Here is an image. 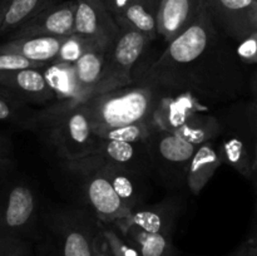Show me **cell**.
<instances>
[{
	"mask_svg": "<svg viewBox=\"0 0 257 256\" xmlns=\"http://www.w3.org/2000/svg\"><path fill=\"white\" fill-rule=\"evenodd\" d=\"M246 65L235 44L213 23L207 8L185 33L167 43L155 59L137 65L133 77H143L166 90L186 93L210 105L238 100L248 93Z\"/></svg>",
	"mask_w": 257,
	"mask_h": 256,
	"instance_id": "cell-1",
	"label": "cell"
},
{
	"mask_svg": "<svg viewBox=\"0 0 257 256\" xmlns=\"http://www.w3.org/2000/svg\"><path fill=\"white\" fill-rule=\"evenodd\" d=\"M99 221L83 206L59 205L42 208L34 256H92Z\"/></svg>",
	"mask_w": 257,
	"mask_h": 256,
	"instance_id": "cell-2",
	"label": "cell"
},
{
	"mask_svg": "<svg viewBox=\"0 0 257 256\" xmlns=\"http://www.w3.org/2000/svg\"><path fill=\"white\" fill-rule=\"evenodd\" d=\"M30 131L60 161L93 155L99 141L82 103L54 102L38 108Z\"/></svg>",
	"mask_w": 257,
	"mask_h": 256,
	"instance_id": "cell-3",
	"label": "cell"
},
{
	"mask_svg": "<svg viewBox=\"0 0 257 256\" xmlns=\"http://www.w3.org/2000/svg\"><path fill=\"white\" fill-rule=\"evenodd\" d=\"M167 92L147 78L135 77V82L125 87L90 95L82 105L93 130L152 123L153 114Z\"/></svg>",
	"mask_w": 257,
	"mask_h": 256,
	"instance_id": "cell-4",
	"label": "cell"
},
{
	"mask_svg": "<svg viewBox=\"0 0 257 256\" xmlns=\"http://www.w3.org/2000/svg\"><path fill=\"white\" fill-rule=\"evenodd\" d=\"M211 105L186 93L168 90L152 117V124L192 145H202L220 135L218 114Z\"/></svg>",
	"mask_w": 257,
	"mask_h": 256,
	"instance_id": "cell-5",
	"label": "cell"
},
{
	"mask_svg": "<svg viewBox=\"0 0 257 256\" xmlns=\"http://www.w3.org/2000/svg\"><path fill=\"white\" fill-rule=\"evenodd\" d=\"M60 168L74 188L83 207L88 208L98 221L109 225L131 215V211L115 195L98 167L95 155L80 160L60 161Z\"/></svg>",
	"mask_w": 257,
	"mask_h": 256,
	"instance_id": "cell-6",
	"label": "cell"
},
{
	"mask_svg": "<svg viewBox=\"0 0 257 256\" xmlns=\"http://www.w3.org/2000/svg\"><path fill=\"white\" fill-rule=\"evenodd\" d=\"M40 212V198L28 180L15 175V170L0 178V235L33 242Z\"/></svg>",
	"mask_w": 257,
	"mask_h": 256,
	"instance_id": "cell-7",
	"label": "cell"
},
{
	"mask_svg": "<svg viewBox=\"0 0 257 256\" xmlns=\"http://www.w3.org/2000/svg\"><path fill=\"white\" fill-rule=\"evenodd\" d=\"M145 143L153 180L173 193L187 188L188 165L197 146L153 124Z\"/></svg>",
	"mask_w": 257,
	"mask_h": 256,
	"instance_id": "cell-8",
	"label": "cell"
},
{
	"mask_svg": "<svg viewBox=\"0 0 257 256\" xmlns=\"http://www.w3.org/2000/svg\"><path fill=\"white\" fill-rule=\"evenodd\" d=\"M119 34L107 48L103 60L102 74L94 94L125 87L135 82V70L146 57L152 40L127 25H118Z\"/></svg>",
	"mask_w": 257,
	"mask_h": 256,
	"instance_id": "cell-9",
	"label": "cell"
},
{
	"mask_svg": "<svg viewBox=\"0 0 257 256\" xmlns=\"http://www.w3.org/2000/svg\"><path fill=\"white\" fill-rule=\"evenodd\" d=\"M218 117L221 131L216 141L222 165L230 166L243 177L251 180L253 168L252 136L243 100L231 104Z\"/></svg>",
	"mask_w": 257,
	"mask_h": 256,
	"instance_id": "cell-10",
	"label": "cell"
},
{
	"mask_svg": "<svg viewBox=\"0 0 257 256\" xmlns=\"http://www.w3.org/2000/svg\"><path fill=\"white\" fill-rule=\"evenodd\" d=\"M185 210V201L181 196L165 197L160 202L146 203L131 212L128 217L113 225L120 231H140L150 233H171L173 235L178 220Z\"/></svg>",
	"mask_w": 257,
	"mask_h": 256,
	"instance_id": "cell-11",
	"label": "cell"
},
{
	"mask_svg": "<svg viewBox=\"0 0 257 256\" xmlns=\"http://www.w3.org/2000/svg\"><path fill=\"white\" fill-rule=\"evenodd\" d=\"M216 27L237 44L257 32V0H203Z\"/></svg>",
	"mask_w": 257,
	"mask_h": 256,
	"instance_id": "cell-12",
	"label": "cell"
},
{
	"mask_svg": "<svg viewBox=\"0 0 257 256\" xmlns=\"http://www.w3.org/2000/svg\"><path fill=\"white\" fill-rule=\"evenodd\" d=\"M74 34L93 45L108 48L119 34L114 17L98 0H75Z\"/></svg>",
	"mask_w": 257,
	"mask_h": 256,
	"instance_id": "cell-13",
	"label": "cell"
},
{
	"mask_svg": "<svg viewBox=\"0 0 257 256\" xmlns=\"http://www.w3.org/2000/svg\"><path fill=\"white\" fill-rule=\"evenodd\" d=\"M0 92L32 107L43 108L55 102V95L48 85L43 67L0 73Z\"/></svg>",
	"mask_w": 257,
	"mask_h": 256,
	"instance_id": "cell-14",
	"label": "cell"
},
{
	"mask_svg": "<svg viewBox=\"0 0 257 256\" xmlns=\"http://www.w3.org/2000/svg\"><path fill=\"white\" fill-rule=\"evenodd\" d=\"M75 0L60 2L23 24L9 34V39L29 37H67L74 32Z\"/></svg>",
	"mask_w": 257,
	"mask_h": 256,
	"instance_id": "cell-15",
	"label": "cell"
},
{
	"mask_svg": "<svg viewBox=\"0 0 257 256\" xmlns=\"http://www.w3.org/2000/svg\"><path fill=\"white\" fill-rule=\"evenodd\" d=\"M94 155L117 167L133 173L152 178V166L145 142H124V141H98Z\"/></svg>",
	"mask_w": 257,
	"mask_h": 256,
	"instance_id": "cell-16",
	"label": "cell"
},
{
	"mask_svg": "<svg viewBox=\"0 0 257 256\" xmlns=\"http://www.w3.org/2000/svg\"><path fill=\"white\" fill-rule=\"evenodd\" d=\"M205 8L203 0H160L157 33L166 43L185 33L200 17Z\"/></svg>",
	"mask_w": 257,
	"mask_h": 256,
	"instance_id": "cell-17",
	"label": "cell"
},
{
	"mask_svg": "<svg viewBox=\"0 0 257 256\" xmlns=\"http://www.w3.org/2000/svg\"><path fill=\"white\" fill-rule=\"evenodd\" d=\"M95 157H97L99 170L110 183L115 195L119 197L123 205L131 212L147 203V198L151 195L150 182L152 181L151 178L143 177V176L131 172L124 168L110 165L97 155Z\"/></svg>",
	"mask_w": 257,
	"mask_h": 256,
	"instance_id": "cell-18",
	"label": "cell"
},
{
	"mask_svg": "<svg viewBox=\"0 0 257 256\" xmlns=\"http://www.w3.org/2000/svg\"><path fill=\"white\" fill-rule=\"evenodd\" d=\"M222 165L217 141L211 140L198 145L187 170V190L198 196Z\"/></svg>",
	"mask_w": 257,
	"mask_h": 256,
	"instance_id": "cell-19",
	"label": "cell"
},
{
	"mask_svg": "<svg viewBox=\"0 0 257 256\" xmlns=\"http://www.w3.org/2000/svg\"><path fill=\"white\" fill-rule=\"evenodd\" d=\"M64 37H29L8 39L0 44V52L22 55L38 64H49L55 59Z\"/></svg>",
	"mask_w": 257,
	"mask_h": 256,
	"instance_id": "cell-20",
	"label": "cell"
},
{
	"mask_svg": "<svg viewBox=\"0 0 257 256\" xmlns=\"http://www.w3.org/2000/svg\"><path fill=\"white\" fill-rule=\"evenodd\" d=\"M107 48L92 45L84 54L73 64L75 84L80 97V103L94 93L102 74L103 60Z\"/></svg>",
	"mask_w": 257,
	"mask_h": 256,
	"instance_id": "cell-21",
	"label": "cell"
},
{
	"mask_svg": "<svg viewBox=\"0 0 257 256\" xmlns=\"http://www.w3.org/2000/svg\"><path fill=\"white\" fill-rule=\"evenodd\" d=\"M158 4L160 0H133L132 4L114 19L118 25H127L133 28L153 42L158 38Z\"/></svg>",
	"mask_w": 257,
	"mask_h": 256,
	"instance_id": "cell-22",
	"label": "cell"
},
{
	"mask_svg": "<svg viewBox=\"0 0 257 256\" xmlns=\"http://www.w3.org/2000/svg\"><path fill=\"white\" fill-rule=\"evenodd\" d=\"M48 85L55 95V102L80 103L79 93L73 74V64L49 63L43 67Z\"/></svg>",
	"mask_w": 257,
	"mask_h": 256,
	"instance_id": "cell-23",
	"label": "cell"
},
{
	"mask_svg": "<svg viewBox=\"0 0 257 256\" xmlns=\"http://www.w3.org/2000/svg\"><path fill=\"white\" fill-rule=\"evenodd\" d=\"M60 2L62 0H10L0 28V37L12 34L33 17Z\"/></svg>",
	"mask_w": 257,
	"mask_h": 256,
	"instance_id": "cell-24",
	"label": "cell"
},
{
	"mask_svg": "<svg viewBox=\"0 0 257 256\" xmlns=\"http://www.w3.org/2000/svg\"><path fill=\"white\" fill-rule=\"evenodd\" d=\"M120 233L135 245L140 256H180L173 245V235L171 233L140 231H125Z\"/></svg>",
	"mask_w": 257,
	"mask_h": 256,
	"instance_id": "cell-25",
	"label": "cell"
},
{
	"mask_svg": "<svg viewBox=\"0 0 257 256\" xmlns=\"http://www.w3.org/2000/svg\"><path fill=\"white\" fill-rule=\"evenodd\" d=\"M37 108L15 99L12 95L0 92V122L19 130L30 131Z\"/></svg>",
	"mask_w": 257,
	"mask_h": 256,
	"instance_id": "cell-26",
	"label": "cell"
},
{
	"mask_svg": "<svg viewBox=\"0 0 257 256\" xmlns=\"http://www.w3.org/2000/svg\"><path fill=\"white\" fill-rule=\"evenodd\" d=\"M152 123L138 122L132 124L118 125L93 130L98 138L112 141H124V142H145L151 132Z\"/></svg>",
	"mask_w": 257,
	"mask_h": 256,
	"instance_id": "cell-27",
	"label": "cell"
},
{
	"mask_svg": "<svg viewBox=\"0 0 257 256\" xmlns=\"http://www.w3.org/2000/svg\"><path fill=\"white\" fill-rule=\"evenodd\" d=\"M99 230L110 256H140L135 245L125 238L113 223L105 225L99 221Z\"/></svg>",
	"mask_w": 257,
	"mask_h": 256,
	"instance_id": "cell-28",
	"label": "cell"
},
{
	"mask_svg": "<svg viewBox=\"0 0 257 256\" xmlns=\"http://www.w3.org/2000/svg\"><path fill=\"white\" fill-rule=\"evenodd\" d=\"M92 43L88 42L84 38L77 34H70L63 38L60 44L59 52L55 55L53 63H67V64H74L80 57L85 53V50L92 47Z\"/></svg>",
	"mask_w": 257,
	"mask_h": 256,
	"instance_id": "cell-29",
	"label": "cell"
},
{
	"mask_svg": "<svg viewBox=\"0 0 257 256\" xmlns=\"http://www.w3.org/2000/svg\"><path fill=\"white\" fill-rule=\"evenodd\" d=\"M0 256H34L33 242L27 238L0 235Z\"/></svg>",
	"mask_w": 257,
	"mask_h": 256,
	"instance_id": "cell-30",
	"label": "cell"
},
{
	"mask_svg": "<svg viewBox=\"0 0 257 256\" xmlns=\"http://www.w3.org/2000/svg\"><path fill=\"white\" fill-rule=\"evenodd\" d=\"M245 104L246 115H247L248 124L251 128V136H252V152H253V168L252 176H251V182L257 196V102L256 100H243Z\"/></svg>",
	"mask_w": 257,
	"mask_h": 256,
	"instance_id": "cell-31",
	"label": "cell"
},
{
	"mask_svg": "<svg viewBox=\"0 0 257 256\" xmlns=\"http://www.w3.org/2000/svg\"><path fill=\"white\" fill-rule=\"evenodd\" d=\"M236 54L245 65H257V32L235 44Z\"/></svg>",
	"mask_w": 257,
	"mask_h": 256,
	"instance_id": "cell-32",
	"label": "cell"
},
{
	"mask_svg": "<svg viewBox=\"0 0 257 256\" xmlns=\"http://www.w3.org/2000/svg\"><path fill=\"white\" fill-rule=\"evenodd\" d=\"M44 65L30 62L22 55L13 54V53L0 52V73L12 72V70L25 69V68H42Z\"/></svg>",
	"mask_w": 257,
	"mask_h": 256,
	"instance_id": "cell-33",
	"label": "cell"
},
{
	"mask_svg": "<svg viewBox=\"0 0 257 256\" xmlns=\"http://www.w3.org/2000/svg\"><path fill=\"white\" fill-rule=\"evenodd\" d=\"M14 148L9 136L0 133V161H14Z\"/></svg>",
	"mask_w": 257,
	"mask_h": 256,
	"instance_id": "cell-34",
	"label": "cell"
},
{
	"mask_svg": "<svg viewBox=\"0 0 257 256\" xmlns=\"http://www.w3.org/2000/svg\"><path fill=\"white\" fill-rule=\"evenodd\" d=\"M133 0H104L103 5L108 9V12L113 15V17H118L122 14L131 4Z\"/></svg>",
	"mask_w": 257,
	"mask_h": 256,
	"instance_id": "cell-35",
	"label": "cell"
},
{
	"mask_svg": "<svg viewBox=\"0 0 257 256\" xmlns=\"http://www.w3.org/2000/svg\"><path fill=\"white\" fill-rule=\"evenodd\" d=\"M92 256H110L109 250H108L105 241L103 238L102 232L98 228V232L94 237V242H93V253Z\"/></svg>",
	"mask_w": 257,
	"mask_h": 256,
	"instance_id": "cell-36",
	"label": "cell"
},
{
	"mask_svg": "<svg viewBox=\"0 0 257 256\" xmlns=\"http://www.w3.org/2000/svg\"><path fill=\"white\" fill-rule=\"evenodd\" d=\"M245 242L250 243V245H257V200L255 203V210H253V217L252 222H251L250 232H248L247 240Z\"/></svg>",
	"mask_w": 257,
	"mask_h": 256,
	"instance_id": "cell-37",
	"label": "cell"
},
{
	"mask_svg": "<svg viewBox=\"0 0 257 256\" xmlns=\"http://www.w3.org/2000/svg\"><path fill=\"white\" fill-rule=\"evenodd\" d=\"M248 93L251 94V99L257 102V68L248 78Z\"/></svg>",
	"mask_w": 257,
	"mask_h": 256,
	"instance_id": "cell-38",
	"label": "cell"
},
{
	"mask_svg": "<svg viewBox=\"0 0 257 256\" xmlns=\"http://www.w3.org/2000/svg\"><path fill=\"white\" fill-rule=\"evenodd\" d=\"M17 163L14 161H0V178L15 170Z\"/></svg>",
	"mask_w": 257,
	"mask_h": 256,
	"instance_id": "cell-39",
	"label": "cell"
},
{
	"mask_svg": "<svg viewBox=\"0 0 257 256\" xmlns=\"http://www.w3.org/2000/svg\"><path fill=\"white\" fill-rule=\"evenodd\" d=\"M9 2H10V0H0V28H2L3 22H4L5 13H7Z\"/></svg>",
	"mask_w": 257,
	"mask_h": 256,
	"instance_id": "cell-40",
	"label": "cell"
},
{
	"mask_svg": "<svg viewBox=\"0 0 257 256\" xmlns=\"http://www.w3.org/2000/svg\"><path fill=\"white\" fill-rule=\"evenodd\" d=\"M227 256H246V245H245V242H243L241 246H238V247L236 248L235 251H232V252H231L230 255H227Z\"/></svg>",
	"mask_w": 257,
	"mask_h": 256,
	"instance_id": "cell-41",
	"label": "cell"
},
{
	"mask_svg": "<svg viewBox=\"0 0 257 256\" xmlns=\"http://www.w3.org/2000/svg\"><path fill=\"white\" fill-rule=\"evenodd\" d=\"M246 245V256H257V245H250L245 242Z\"/></svg>",
	"mask_w": 257,
	"mask_h": 256,
	"instance_id": "cell-42",
	"label": "cell"
},
{
	"mask_svg": "<svg viewBox=\"0 0 257 256\" xmlns=\"http://www.w3.org/2000/svg\"><path fill=\"white\" fill-rule=\"evenodd\" d=\"M98 2H100L103 4V3H104V0H98Z\"/></svg>",
	"mask_w": 257,
	"mask_h": 256,
	"instance_id": "cell-43",
	"label": "cell"
}]
</instances>
